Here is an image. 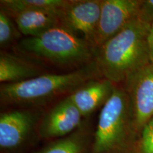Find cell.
<instances>
[{"label":"cell","mask_w":153,"mask_h":153,"mask_svg":"<svg viewBox=\"0 0 153 153\" xmlns=\"http://www.w3.org/2000/svg\"><path fill=\"white\" fill-rule=\"evenodd\" d=\"M133 128L129 99L124 88L115 87L99 116L91 153H111L121 148Z\"/></svg>","instance_id":"obj_4"},{"label":"cell","mask_w":153,"mask_h":153,"mask_svg":"<svg viewBox=\"0 0 153 153\" xmlns=\"http://www.w3.org/2000/svg\"><path fill=\"white\" fill-rule=\"evenodd\" d=\"M133 128L141 131L153 117V65L143 67L126 79Z\"/></svg>","instance_id":"obj_5"},{"label":"cell","mask_w":153,"mask_h":153,"mask_svg":"<svg viewBox=\"0 0 153 153\" xmlns=\"http://www.w3.org/2000/svg\"><path fill=\"white\" fill-rule=\"evenodd\" d=\"M137 153H153V117L141 130Z\"/></svg>","instance_id":"obj_16"},{"label":"cell","mask_w":153,"mask_h":153,"mask_svg":"<svg viewBox=\"0 0 153 153\" xmlns=\"http://www.w3.org/2000/svg\"><path fill=\"white\" fill-rule=\"evenodd\" d=\"M59 11H27L12 17L21 33L26 37H34L60 26Z\"/></svg>","instance_id":"obj_11"},{"label":"cell","mask_w":153,"mask_h":153,"mask_svg":"<svg viewBox=\"0 0 153 153\" xmlns=\"http://www.w3.org/2000/svg\"><path fill=\"white\" fill-rule=\"evenodd\" d=\"M115 87L113 82L105 78L91 79L78 87L69 97L84 117L103 107L111 97Z\"/></svg>","instance_id":"obj_10"},{"label":"cell","mask_w":153,"mask_h":153,"mask_svg":"<svg viewBox=\"0 0 153 153\" xmlns=\"http://www.w3.org/2000/svg\"><path fill=\"white\" fill-rule=\"evenodd\" d=\"M101 7V0L68 1L59 11L60 26L85 38L93 46Z\"/></svg>","instance_id":"obj_7"},{"label":"cell","mask_w":153,"mask_h":153,"mask_svg":"<svg viewBox=\"0 0 153 153\" xmlns=\"http://www.w3.org/2000/svg\"><path fill=\"white\" fill-rule=\"evenodd\" d=\"M85 142L80 135H73L57 140L38 153H83Z\"/></svg>","instance_id":"obj_14"},{"label":"cell","mask_w":153,"mask_h":153,"mask_svg":"<svg viewBox=\"0 0 153 153\" xmlns=\"http://www.w3.org/2000/svg\"><path fill=\"white\" fill-rule=\"evenodd\" d=\"M97 71L94 65L65 74H43L18 83L3 84L0 87L1 101L11 105L41 104L63 94L72 93L93 79Z\"/></svg>","instance_id":"obj_2"},{"label":"cell","mask_w":153,"mask_h":153,"mask_svg":"<svg viewBox=\"0 0 153 153\" xmlns=\"http://www.w3.org/2000/svg\"><path fill=\"white\" fill-rule=\"evenodd\" d=\"M36 116L26 110H13L0 116V147L4 150L19 148L31 133Z\"/></svg>","instance_id":"obj_9"},{"label":"cell","mask_w":153,"mask_h":153,"mask_svg":"<svg viewBox=\"0 0 153 153\" xmlns=\"http://www.w3.org/2000/svg\"><path fill=\"white\" fill-rule=\"evenodd\" d=\"M82 117L68 96L44 116L39 126L40 135L45 138L64 137L80 125Z\"/></svg>","instance_id":"obj_8"},{"label":"cell","mask_w":153,"mask_h":153,"mask_svg":"<svg viewBox=\"0 0 153 153\" xmlns=\"http://www.w3.org/2000/svg\"><path fill=\"white\" fill-rule=\"evenodd\" d=\"M41 74H43L41 70L28 61L10 53L1 52L0 82L2 83H18Z\"/></svg>","instance_id":"obj_12"},{"label":"cell","mask_w":153,"mask_h":153,"mask_svg":"<svg viewBox=\"0 0 153 153\" xmlns=\"http://www.w3.org/2000/svg\"><path fill=\"white\" fill-rule=\"evenodd\" d=\"M137 19L145 24H153V0H141Z\"/></svg>","instance_id":"obj_17"},{"label":"cell","mask_w":153,"mask_h":153,"mask_svg":"<svg viewBox=\"0 0 153 153\" xmlns=\"http://www.w3.org/2000/svg\"><path fill=\"white\" fill-rule=\"evenodd\" d=\"M16 30L14 25L10 19V16L5 11H0V45L4 46L10 42L16 36Z\"/></svg>","instance_id":"obj_15"},{"label":"cell","mask_w":153,"mask_h":153,"mask_svg":"<svg viewBox=\"0 0 153 153\" xmlns=\"http://www.w3.org/2000/svg\"><path fill=\"white\" fill-rule=\"evenodd\" d=\"M65 0H1V9L10 16L27 11H59Z\"/></svg>","instance_id":"obj_13"},{"label":"cell","mask_w":153,"mask_h":153,"mask_svg":"<svg viewBox=\"0 0 153 153\" xmlns=\"http://www.w3.org/2000/svg\"><path fill=\"white\" fill-rule=\"evenodd\" d=\"M148 48L150 63L153 65V24L151 25L148 36Z\"/></svg>","instance_id":"obj_18"},{"label":"cell","mask_w":153,"mask_h":153,"mask_svg":"<svg viewBox=\"0 0 153 153\" xmlns=\"http://www.w3.org/2000/svg\"><path fill=\"white\" fill-rule=\"evenodd\" d=\"M150 26L134 19L96 48L95 65L105 79L114 84L125 82L135 72L150 64L148 48Z\"/></svg>","instance_id":"obj_1"},{"label":"cell","mask_w":153,"mask_h":153,"mask_svg":"<svg viewBox=\"0 0 153 153\" xmlns=\"http://www.w3.org/2000/svg\"><path fill=\"white\" fill-rule=\"evenodd\" d=\"M141 0H101L93 46L97 48L137 19Z\"/></svg>","instance_id":"obj_6"},{"label":"cell","mask_w":153,"mask_h":153,"mask_svg":"<svg viewBox=\"0 0 153 153\" xmlns=\"http://www.w3.org/2000/svg\"><path fill=\"white\" fill-rule=\"evenodd\" d=\"M93 48L85 38L60 26L38 36L26 37L19 43L24 52L59 65L87 62L94 54Z\"/></svg>","instance_id":"obj_3"}]
</instances>
